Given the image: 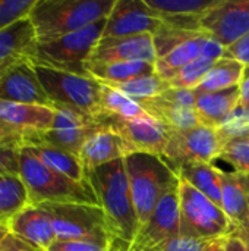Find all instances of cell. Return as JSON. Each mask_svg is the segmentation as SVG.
<instances>
[{"label": "cell", "mask_w": 249, "mask_h": 251, "mask_svg": "<svg viewBox=\"0 0 249 251\" xmlns=\"http://www.w3.org/2000/svg\"><path fill=\"white\" fill-rule=\"evenodd\" d=\"M116 0H37L29 13L37 43L76 32L107 18Z\"/></svg>", "instance_id": "2"}, {"label": "cell", "mask_w": 249, "mask_h": 251, "mask_svg": "<svg viewBox=\"0 0 249 251\" xmlns=\"http://www.w3.org/2000/svg\"><path fill=\"white\" fill-rule=\"evenodd\" d=\"M245 72L247 66L242 62L229 57H222L216 60L213 68L208 71L203 82L194 90V93L195 96H200L238 87L244 82Z\"/></svg>", "instance_id": "26"}, {"label": "cell", "mask_w": 249, "mask_h": 251, "mask_svg": "<svg viewBox=\"0 0 249 251\" xmlns=\"http://www.w3.org/2000/svg\"><path fill=\"white\" fill-rule=\"evenodd\" d=\"M210 243H211L210 240H201V238H194L188 235H178L170 240H166L164 243L156 246L154 249L148 251H204Z\"/></svg>", "instance_id": "38"}, {"label": "cell", "mask_w": 249, "mask_h": 251, "mask_svg": "<svg viewBox=\"0 0 249 251\" xmlns=\"http://www.w3.org/2000/svg\"><path fill=\"white\" fill-rule=\"evenodd\" d=\"M238 235L248 244L249 243V219H248V224H247V226L241 231V232H238Z\"/></svg>", "instance_id": "47"}, {"label": "cell", "mask_w": 249, "mask_h": 251, "mask_svg": "<svg viewBox=\"0 0 249 251\" xmlns=\"http://www.w3.org/2000/svg\"><path fill=\"white\" fill-rule=\"evenodd\" d=\"M226 141L219 128L201 124L189 129L169 131L163 159L172 169L188 163H213L220 157Z\"/></svg>", "instance_id": "9"}, {"label": "cell", "mask_w": 249, "mask_h": 251, "mask_svg": "<svg viewBox=\"0 0 249 251\" xmlns=\"http://www.w3.org/2000/svg\"><path fill=\"white\" fill-rule=\"evenodd\" d=\"M225 240H226V237L211 241L204 251H225Z\"/></svg>", "instance_id": "46"}, {"label": "cell", "mask_w": 249, "mask_h": 251, "mask_svg": "<svg viewBox=\"0 0 249 251\" xmlns=\"http://www.w3.org/2000/svg\"><path fill=\"white\" fill-rule=\"evenodd\" d=\"M248 251H249V243H248Z\"/></svg>", "instance_id": "51"}, {"label": "cell", "mask_w": 249, "mask_h": 251, "mask_svg": "<svg viewBox=\"0 0 249 251\" xmlns=\"http://www.w3.org/2000/svg\"><path fill=\"white\" fill-rule=\"evenodd\" d=\"M87 72L100 82L119 84L138 76L156 74V69L154 63L150 62H110L87 65Z\"/></svg>", "instance_id": "27"}, {"label": "cell", "mask_w": 249, "mask_h": 251, "mask_svg": "<svg viewBox=\"0 0 249 251\" xmlns=\"http://www.w3.org/2000/svg\"><path fill=\"white\" fill-rule=\"evenodd\" d=\"M19 175V147H0V176Z\"/></svg>", "instance_id": "40"}, {"label": "cell", "mask_w": 249, "mask_h": 251, "mask_svg": "<svg viewBox=\"0 0 249 251\" xmlns=\"http://www.w3.org/2000/svg\"><path fill=\"white\" fill-rule=\"evenodd\" d=\"M19 176L28 190L31 204H98V200L90 185L75 182L73 179L50 169L26 146L19 147Z\"/></svg>", "instance_id": "3"}, {"label": "cell", "mask_w": 249, "mask_h": 251, "mask_svg": "<svg viewBox=\"0 0 249 251\" xmlns=\"http://www.w3.org/2000/svg\"><path fill=\"white\" fill-rule=\"evenodd\" d=\"M0 121L22 131L25 135L31 132H44L53 126L54 109L53 106L43 104L0 101Z\"/></svg>", "instance_id": "18"}, {"label": "cell", "mask_w": 249, "mask_h": 251, "mask_svg": "<svg viewBox=\"0 0 249 251\" xmlns=\"http://www.w3.org/2000/svg\"><path fill=\"white\" fill-rule=\"evenodd\" d=\"M54 109V122L51 129H69V128H79L94 122V118L69 106L51 104Z\"/></svg>", "instance_id": "37"}, {"label": "cell", "mask_w": 249, "mask_h": 251, "mask_svg": "<svg viewBox=\"0 0 249 251\" xmlns=\"http://www.w3.org/2000/svg\"><path fill=\"white\" fill-rule=\"evenodd\" d=\"M104 84H107V82H104ZM109 85L117 88L119 91H122L123 94H126L128 97H131L136 101L158 97L160 94H163L166 90L170 88L167 81L161 79L157 74L144 75V76H138V78L125 81V82L109 84Z\"/></svg>", "instance_id": "32"}, {"label": "cell", "mask_w": 249, "mask_h": 251, "mask_svg": "<svg viewBox=\"0 0 249 251\" xmlns=\"http://www.w3.org/2000/svg\"><path fill=\"white\" fill-rule=\"evenodd\" d=\"M100 107L101 112L104 113H110L125 119L150 118V115L141 107V104L136 100L128 97L117 88L104 82H101L100 90Z\"/></svg>", "instance_id": "30"}, {"label": "cell", "mask_w": 249, "mask_h": 251, "mask_svg": "<svg viewBox=\"0 0 249 251\" xmlns=\"http://www.w3.org/2000/svg\"><path fill=\"white\" fill-rule=\"evenodd\" d=\"M40 206L48 213L57 240L100 241L113 247V238L107 226L106 215L98 204L43 203Z\"/></svg>", "instance_id": "7"}, {"label": "cell", "mask_w": 249, "mask_h": 251, "mask_svg": "<svg viewBox=\"0 0 249 251\" xmlns=\"http://www.w3.org/2000/svg\"><path fill=\"white\" fill-rule=\"evenodd\" d=\"M222 209L241 232L249 219V193L236 172H222Z\"/></svg>", "instance_id": "22"}, {"label": "cell", "mask_w": 249, "mask_h": 251, "mask_svg": "<svg viewBox=\"0 0 249 251\" xmlns=\"http://www.w3.org/2000/svg\"><path fill=\"white\" fill-rule=\"evenodd\" d=\"M0 251H37L32 247H29L28 244H25L23 241H21L19 238H16L15 235H12L10 232L0 241Z\"/></svg>", "instance_id": "43"}, {"label": "cell", "mask_w": 249, "mask_h": 251, "mask_svg": "<svg viewBox=\"0 0 249 251\" xmlns=\"http://www.w3.org/2000/svg\"><path fill=\"white\" fill-rule=\"evenodd\" d=\"M0 101L51 106L35 66L28 57L0 71Z\"/></svg>", "instance_id": "14"}, {"label": "cell", "mask_w": 249, "mask_h": 251, "mask_svg": "<svg viewBox=\"0 0 249 251\" xmlns=\"http://www.w3.org/2000/svg\"><path fill=\"white\" fill-rule=\"evenodd\" d=\"M7 234H9V228H7L6 225H1V224H0V241H1Z\"/></svg>", "instance_id": "48"}, {"label": "cell", "mask_w": 249, "mask_h": 251, "mask_svg": "<svg viewBox=\"0 0 249 251\" xmlns=\"http://www.w3.org/2000/svg\"><path fill=\"white\" fill-rule=\"evenodd\" d=\"M236 110L249 113V78H245L241 84V99Z\"/></svg>", "instance_id": "45"}, {"label": "cell", "mask_w": 249, "mask_h": 251, "mask_svg": "<svg viewBox=\"0 0 249 251\" xmlns=\"http://www.w3.org/2000/svg\"><path fill=\"white\" fill-rule=\"evenodd\" d=\"M37 44L35 31L29 18L18 21L7 29L0 32V71L12 63L31 56Z\"/></svg>", "instance_id": "20"}, {"label": "cell", "mask_w": 249, "mask_h": 251, "mask_svg": "<svg viewBox=\"0 0 249 251\" xmlns=\"http://www.w3.org/2000/svg\"><path fill=\"white\" fill-rule=\"evenodd\" d=\"M225 251H248V244L238 234H232L225 240Z\"/></svg>", "instance_id": "44"}, {"label": "cell", "mask_w": 249, "mask_h": 251, "mask_svg": "<svg viewBox=\"0 0 249 251\" xmlns=\"http://www.w3.org/2000/svg\"><path fill=\"white\" fill-rule=\"evenodd\" d=\"M220 0H145L147 6L160 18H201Z\"/></svg>", "instance_id": "31"}, {"label": "cell", "mask_w": 249, "mask_h": 251, "mask_svg": "<svg viewBox=\"0 0 249 251\" xmlns=\"http://www.w3.org/2000/svg\"><path fill=\"white\" fill-rule=\"evenodd\" d=\"M98 129V125L95 121L92 124H88L85 126L79 128H69V129H48L44 132H31L25 135V144L31 143H43L51 147H57L62 150H66L73 154H79L82 146L85 141Z\"/></svg>", "instance_id": "24"}, {"label": "cell", "mask_w": 249, "mask_h": 251, "mask_svg": "<svg viewBox=\"0 0 249 251\" xmlns=\"http://www.w3.org/2000/svg\"><path fill=\"white\" fill-rule=\"evenodd\" d=\"M87 181L106 215L114 251H128L139 231V222L125 159H117L87 171Z\"/></svg>", "instance_id": "1"}, {"label": "cell", "mask_w": 249, "mask_h": 251, "mask_svg": "<svg viewBox=\"0 0 249 251\" xmlns=\"http://www.w3.org/2000/svg\"><path fill=\"white\" fill-rule=\"evenodd\" d=\"M9 232L37 251H47L57 240L48 213L40 204H29L7 224Z\"/></svg>", "instance_id": "16"}, {"label": "cell", "mask_w": 249, "mask_h": 251, "mask_svg": "<svg viewBox=\"0 0 249 251\" xmlns=\"http://www.w3.org/2000/svg\"><path fill=\"white\" fill-rule=\"evenodd\" d=\"M229 59H235L242 62L247 66V72L249 71V34H247L242 40H239L236 44L230 46L225 50V56Z\"/></svg>", "instance_id": "41"}, {"label": "cell", "mask_w": 249, "mask_h": 251, "mask_svg": "<svg viewBox=\"0 0 249 251\" xmlns=\"http://www.w3.org/2000/svg\"><path fill=\"white\" fill-rule=\"evenodd\" d=\"M23 141H25V134L22 131L15 129L0 121V147L3 146L22 147Z\"/></svg>", "instance_id": "42"}, {"label": "cell", "mask_w": 249, "mask_h": 251, "mask_svg": "<svg viewBox=\"0 0 249 251\" xmlns=\"http://www.w3.org/2000/svg\"><path fill=\"white\" fill-rule=\"evenodd\" d=\"M214 63L216 60L198 57L192 60L191 63L185 65L182 69H179L170 79H167V84L172 88H182V90L194 91L203 82V79L205 78V75L208 74V71L213 68Z\"/></svg>", "instance_id": "34"}, {"label": "cell", "mask_w": 249, "mask_h": 251, "mask_svg": "<svg viewBox=\"0 0 249 251\" xmlns=\"http://www.w3.org/2000/svg\"><path fill=\"white\" fill-rule=\"evenodd\" d=\"M37 0H0V32L22 21L29 18Z\"/></svg>", "instance_id": "36"}, {"label": "cell", "mask_w": 249, "mask_h": 251, "mask_svg": "<svg viewBox=\"0 0 249 251\" xmlns=\"http://www.w3.org/2000/svg\"><path fill=\"white\" fill-rule=\"evenodd\" d=\"M31 204L28 190L19 175L0 176V224L6 225L22 209Z\"/></svg>", "instance_id": "29"}, {"label": "cell", "mask_w": 249, "mask_h": 251, "mask_svg": "<svg viewBox=\"0 0 249 251\" xmlns=\"http://www.w3.org/2000/svg\"><path fill=\"white\" fill-rule=\"evenodd\" d=\"M25 146L50 169L73 179L75 182L90 185L87 181L85 168L76 154L69 153L62 149H57V147L43 144V143H31V144H25Z\"/></svg>", "instance_id": "23"}, {"label": "cell", "mask_w": 249, "mask_h": 251, "mask_svg": "<svg viewBox=\"0 0 249 251\" xmlns=\"http://www.w3.org/2000/svg\"><path fill=\"white\" fill-rule=\"evenodd\" d=\"M200 29L229 49L249 34V0H220L200 18Z\"/></svg>", "instance_id": "12"}, {"label": "cell", "mask_w": 249, "mask_h": 251, "mask_svg": "<svg viewBox=\"0 0 249 251\" xmlns=\"http://www.w3.org/2000/svg\"><path fill=\"white\" fill-rule=\"evenodd\" d=\"M47 251H113V247L100 241H88V240H72V241H60L56 240L53 246Z\"/></svg>", "instance_id": "39"}, {"label": "cell", "mask_w": 249, "mask_h": 251, "mask_svg": "<svg viewBox=\"0 0 249 251\" xmlns=\"http://www.w3.org/2000/svg\"><path fill=\"white\" fill-rule=\"evenodd\" d=\"M222 160L229 163L239 175L249 174V135L229 138L220 153Z\"/></svg>", "instance_id": "35"}, {"label": "cell", "mask_w": 249, "mask_h": 251, "mask_svg": "<svg viewBox=\"0 0 249 251\" xmlns=\"http://www.w3.org/2000/svg\"><path fill=\"white\" fill-rule=\"evenodd\" d=\"M34 66L51 104L75 107L92 118L101 112L100 81L92 76L57 71L47 66Z\"/></svg>", "instance_id": "8"}, {"label": "cell", "mask_w": 249, "mask_h": 251, "mask_svg": "<svg viewBox=\"0 0 249 251\" xmlns=\"http://www.w3.org/2000/svg\"><path fill=\"white\" fill-rule=\"evenodd\" d=\"M203 34H205V32L176 28V26H172V25H167L166 22H163L161 28L153 35V43H154V49L157 53V59L166 56L176 47H179Z\"/></svg>", "instance_id": "33"}, {"label": "cell", "mask_w": 249, "mask_h": 251, "mask_svg": "<svg viewBox=\"0 0 249 251\" xmlns=\"http://www.w3.org/2000/svg\"><path fill=\"white\" fill-rule=\"evenodd\" d=\"M239 175V174H238ZM241 176V181H242V184L245 185V188L248 190V193H249V174L248 175H239Z\"/></svg>", "instance_id": "49"}, {"label": "cell", "mask_w": 249, "mask_h": 251, "mask_svg": "<svg viewBox=\"0 0 249 251\" xmlns=\"http://www.w3.org/2000/svg\"><path fill=\"white\" fill-rule=\"evenodd\" d=\"M239 99L241 85L197 96L195 112L200 124L210 128H222L238 109Z\"/></svg>", "instance_id": "19"}, {"label": "cell", "mask_w": 249, "mask_h": 251, "mask_svg": "<svg viewBox=\"0 0 249 251\" xmlns=\"http://www.w3.org/2000/svg\"><path fill=\"white\" fill-rule=\"evenodd\" d=\"M245 78H249V71L248 72H245Z\"/></svg>", "instance_id": "50"}, {"label": "cell", "mask_w": 249, "mask_h": 251, "mask_svg": "<svg viewBox=\"0 0 249 251\" xmlns=\"http://www.w3.org/2000/svg\"><path fill=\"white\" fill-rule=\"evenodd\" d=\"M157 60L151 34L129 37H101L87 65L110 62H150Z\"/></svg>", "instance_id": "15"}, {"label": "cell", "mask_w": 249, "mask_h": 251, "mask_svg": "<svg viewBox=\"0 0 249 251\" xmlns=\"http://www.w3.org/2000/svg\"><path fill=\"white\" fill-rule=\"evenodd\" d=\"M178 235H181L179 179L161 196L128 251H148Z\"/></svg>", "instance_id": "11"}, {"label": "cell", "mask_w": 249, "mask_h": 251, "mask_svg": "<svg viewBox=\"0 0 249 251\" xmlns=\"http://www.w3.org/2000/svg\"><path fill=\"white\" fill-rule=\"evenodd\" d=\"M141 107L157 122L164 125L169 131L189 129L200 125L195 107H188L172 100H167L161 94L158 97L138 101Z\"/></svg>", "instance_id": "21"}, {"label": "cell", "mask_w": 249, "mask_h": 251, "mask_svg": "<svg viewBox=\"0 0 249 251\" xmlns=\"http://www.w3.org/2000/svg\"><path fill=\"white\" fill-rule=\"evenodd\" d=\"M129 154H132V151L117 134L98 126V129L85 141L78 157L87 172L113 160L125 159Z\"/></svg>", "instance_id": "17"}, {"label": "cell", "mask_w": 249, "mask_h": 251, "mask_svg": "<svg viewBox=\"0 0 249 251\" xmlns=\"http://www.w3.org/2000/svg\"><path fill=\"white\" fill-rule=\"evenodd\" d=\"M207 38H208V35L203 34V35H200V37H197V38L176 47L175 50H172L166 56L158 57L154 62L156 74L164 81L170 79L185 65L191 63L192 60H195L198 57H201L203 47H204Z\"/></svg>", "instance_id": "28"}, {"label": "cell", "mask_w": 249, "mask_h": 251, "mask_svg": "<svg viewBox=\"0 0 249 251\" xmlns=\"http://www.w3.org/2000/svg\"><path fill=\"white\" fill-rule=\"evenodd\" d=\"M179 207L181 235L213 241L236 232L223 209L182 176H179Z\"/></svg>", "instance_id": "6"}, {"label": "cell", "mask_w": 249, "mask_h": 251, "mask_svg": "<svg viewBox=\"0 0 249 251\" xmlns=\"http://www.w3.org/2000/svg\"><path fill=\"white\" fill-rule=\"evenodd\" d=\"M98 126L107 128L117 134L134 153H147L163 157L169 141V129L150 118L125 119L110 113H98L94 116Z\"/></svg>", "instance_id": "10"}, {"label": "cell", "mask_w": 249, "mask_h": 251, "mask_svg": "<svg viewBox=\"0 0 249 251\" xmlns=\"http://www.w3.org/2000/svg\"><path fill=\"white\" fill-rule=\"evenodd\" d=\"M163 25V19L151 10L145 0H116L106 21L103 37L154 35Z\"/></svg>", "instance_id": "13"}, {"label": "cell", "mask_w": 249, "mask_h": 251, "mask_svg": "<svg viewBox=\"0 0 249 251\" xmlns=\"http://www.w3.org/2000/svg\"><path fill=\"white\" fill-rule=\"evenodd\" d=\"M106 21L107 18L65 37L37 43L31 51L29 60L34 65L90 76L87 72V62L103 37Z\"/></svg>", "instance_id": "5"}, {"label": "cell", "mask_w": 249, "mask_h": 251, "mask_svg": "<svg viewBox=\"0 0 249 251\" xmlns=\"http://www.w3.org/2000/svg\"><path fill=\"white\" fill-rule=\"evenodd\" d=\"M173 171L222 207V169L211 163H188L178 166Z\"/></svg>", "instance_id": "25"}, {"label": "cell", "mask_w": 249, "mask_h": 251, "mask_svg": "<svg viewBox=\"0 0 249 251\" xmlns=\"http://www.w3.org/2000/svg\"><path fill=\"white\" fill-rule=\"evenodd\" d=\"M125 166L141 228L151 216L161 196L178 182L179 176L163 157L147 153L126 156Z\"/></svg>", "instance_id": "4"}]
</instances>
